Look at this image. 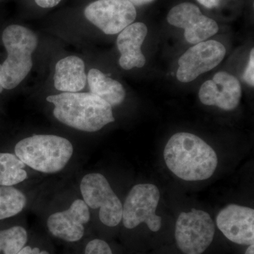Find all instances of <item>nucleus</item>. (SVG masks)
<instances>
[{"label": "nucleus", "mask_w": 254, "mask_h": 254, "mask_svg": "<svg viewBox=\"0 0 254 254\" xmlns=\"http://www.w3.org/2000/svg\"><path fill=\"white\" fill-rule=\"evenodd\" d=\"M169 170L185 181H203L215 173L218 156L208 143L196 135L187 132L175 133L164 150Z\"/></svg>", "instance_id": "1"}, {"label": "nucleus", "mask_w": 254, "mask_h": 254, "mask_svg": "<svg viewBox=\"0 0 254 254\" xmlns=\"http://www.w3.org/2000/svg\"><path fill=\"white\" fill-rule=\"evenodd\" d=\"M53 115L60 123L79 131H99L115 121L109 103L91 93H63L50 95Z\"/></svg>", "instance_id": "2"}, {"label": "nucleus", "mask_w": 254, "mask_h": 254, "mask_svg": "<svg viewBox=\"0 0 254 254\" xmlns=\"http://www.w3.org/2000/svg\"><path fill=\"white\" fill-rule=\"evenodd\" d=\"M15 154L25 165L46 174L65 168L73 153L71 142L56 135H33L18 141Z\"/></svg>", "instance_id": "3"}, {"label": "nucleus", "mask_w": 254, "mask_h": 254, "mask_svg": "<svg viewBox=\"0 0 254 254\" xmlns=\"http://www.w3.org/2000/svg\"><path fill=\"white\" fill-rule=\"evenodd\" d=\"M2 41L7 58L0 64V80L3 88L11 90L18 86L31 71L32 54L36 49L38 38L27 28L11 25L3 31Z\"/></svg>", "instance_id": "4"}, {"label": "nucleus", "mask_w": 254, "mask_h": 254, "mask_svg": "<svg viewBox=\"0 0 254 254\" xmlns=\"http://www.w3.org/2000/svg\"><path fill=\"white\" fill-rule=\"evenodd\" d=\"M215 232V224L206 212L196 209L183 212L175 227L177 247L185 254H202L211 245Z\"/></svg>", "instance_id": "5"}, {"label": "nucleus", "mask_w": 254, "mask_h": 254, "mask_svg": "<svg viewBox=\"0 0 254 254\" xmlns=\"http://www.w3.org/2000/svg\"><path fill=\"white\" fill-rule=\"evenodd\" d=\"M160 198L155 185L140 184L133 187L123 205L124 226L131 230L145 222L152 232L159 231L162 218L156 215V210Z\"/></svg>", "instance_id": "6"}, {"label": "nucleus", "mask_w": 254, "mask_h": 254, "mask_svg": "<svg viewBox=\"0 0 254 254\" xmlns=\"http://www.w3.org/2000/svg\"><path fill=\"white\" fill-rule=\"evenodd\" d=\"M80 190L83 200L92 209L100 208V221L115 227L123 218V204L104 175L91 173L83 177Z\"/></svg>", "instance_id": "7"}, {"label": "nucleus", "mask_w": 254, "mask_h": 254, "mask_svg": "<svg viewBox=\"0 0 254 254\" xmlns=\"http://www.w3.org/2000/svg\"><path fill=\"white\" fill-rule=\"evenodd\" d=\"M84 14L105 34L115 35L133 23L136 10L128 0H98L87 6Z\"/></svg>", "instance_id": "8"}, {"label": "nucleus", "mask_w": 254, "mask_h": 254, "mask_svg": "<svg viewBox=\"0 0 254 254\" xmlns=\"http://www.w3.org/2000/svg\"><path fill=\"white\" fill-rule=\"evenodd\" d=\"M225 54V46L218 41L210 40L194 45L179 60L177 79L182 83L193 81L200 74L216 67Z\"/></svg>", "instance_id": "9"}, {"label": "nucleus", "mask_w": 254, "mask_h": 254, "mask_svg": "<svg viewBox=\"0 0 254 254\" xmlns=\"http://www.w3.org/2000/svg\"><path fill=\"white\" fill-rule=\"evenodd\" d=\"M167 19L172 26L185 29V39L190 44L206 41L219 30L217 23L204 16L199 8L192 3H182L174 6Z\"/></svg>", "instance_id": "10"}, {"label": "nucleus", "mask_w": 254, "mask_h": 254, "mask_svg": "<svg viewBox=\"0 0 254 254\" xmlns=\"http://www.w3.org/2000/svg\"><path fill=\"white\" fill-rule=\"evenodd\" d=\"M219 230L229 240L237 245L254 243V210L249 207L229 204L216 216Z\"/></svg>", "instance_id": "11"}, {"label": "nucleus", "mask_w": 254, "mask_h": 254, "mask_svg": "<svg viewBox=\"0 0 254 254\" xmlns=\"http://www.w3.org/2000/svg\"><path fill=\"white\" fill-rule=\"evenodd\" d=\"M198 97L203 105L231 111L240 104L242 86L233 75L220 71L202 84Z\"/></svg>", "instance_id": "12"}, {"label": "nucleus", "mask_w": 254, "mask_h": 254, "mask_svg": "<svg viewBox=\"0 0 254 254\" xmlns=\"http://www.w3.org/2000/svg\"><path fill=\"white\" fill-rule=\"evenodd\" d=\"M89 208L84 200L76 199L67 210L52 214L47 226L52 235L68 242L81 240L85 233L83 225L89 222Z\"/></svg>", "instance_id": "13"}, {"label": "nucleus", "mask_w": 254, "mask_h": 254, "mask_svg": "<svg viewBox=\"0 0 254 254\" xmlns=\"http://www.w3.org/2000/svg\"><path fill=\"white\" fill-rule=\"evenodd\" d=\"M148 33V28L144 23H131L120 32L117 40V46L120 56V66L125 70L141 68L145 64L144 55L141 52V46Z\"/></svg>", "instance_id": "14"}, {"label": "nucleus", "mask_w": 254, "mask_h": 254, "mask_svg": "<svg viewBox=\"0 0 254 254\" xmlns=\"http://www.w3.org/2000/svg\"><path fill=\"white\" fill-rule=\"evenodd\" d=\"M85 64L81 58L68 56L60 60L55 66V88L64 93H78L86 86Z\"/></svg>", "instance_id": "15"}, {"label": "nucleus", "mask_w": 254, "mask_h": 254, "mask_svg": "<svg viewBox=\"0 0 254 254\" xmlns=\"http://www.w3.org/2000/svg\"><path fill=\"white\" fill-rule=\"evenodd\" d=\"M87 81L91 93L109 103L111 106L121 104L126 96L123 85L113 78L108 77L97 68L88 71Z\"/></svg>", "instance_id": "16"}, {"label": "nucleus", "mask_w": 254, "mask_h": 254, "mask_svg": "<svg viewBox=\"0 0 254 254\" xmlns=\"http://www.w3.org/2000/svg\"><path fill=\"white\" fill-rule=\"evenodd\" d=\"M26 165L9 153H0V186L12 187L26 180L28 174Z\"/></svg>", "instance_id": "17"}, {"label": "nucleus", "mask_w": 254, "mask_h": 254, "mask_svg": "<svg viewBox=\"0 0 254 254\" xmlns=\"http://www.w3.org/2000/svg\"><path fill=\"white\" fill-rule=\"evenodd\" d=\"M26 204V197L12 187H0V220L21 213Z\"/></svg>", "instance_id": "18"}, {"label": "nucleus", "mask_w": 254, "mask_h": 254, "mask_svg": "<svg viewBox=\"0 0 254 254\" xmlns=\"http://www.w3.org/2000/svg\"><path fill=\"white\" fill-rule=\"evenodd\" d=\"M28 241V233L21 226L10 227L0 230V252L4 254H16Z\"/></svg>", "instance_id": "19"}, {"label": "nucleus", "mask_w": 254, "mask_h": 254, "mask_svg": "<svg viewBox=\"0 0 254 254\" xmlns=\"http://www.w3.org/2000/svg\"><path fill=\"white\" fill-rule=\"evenodd\" d=\"M84 254H113V252L106 242L95 239L87 244Z\"/></svg>", "instance_id": "20"}, {"label": "nucleus", "mask_w": 254, "mask_h": 254, "mask_svg": "<svg viewBox=\"0 0 254 254\" xmlns=\"http://www.w3.org/2000/svg\"><path fill=\"white\" fill-rule=\"evenodd\" d=\"M244 79L250 86H254V50L250 53V61L244 73Z\"/></svg>", "instance_id": "21"}, {"label": "nucleus", "mask_w": 254, "mask_h": 254, "mask_svg": "<svg viewBox=\"0 0 254 254\" xmlns=\"http://www.w3.org/2000/svg\"><path fill=\"white\" fill-rule=\"evenodd\" d=\"M16 254H50L47 251H41L39 248H32L30 246H25Z\"/></svg>", "instance_id": "22"}, {"label": "nucleus", "mask_w": 254, "mask_h": 254, "mask_svg": "<svg viewBox=\"0 0 254 254\" xmlns=\"http://www.w3.org/2000/svg\"><path fill=\"white\" fill-rule=\"evenodd\" d=\"M35 1L41 7L52 8L59 4L61 0H35Z\"/></svg>", "instance_id": "23"}, {"label": "nucleus", "mask_w": 254, "mask_h": 254, "mask_svg": "<svg viewBox=\"0 0 254 254\" xmlns=\"http://www.w3.org/2000/svg\"><path fill=\"white\" fill-rule=\"evenodd\" d=\"M197 1L205 7L212 9L218 6L220 0H197Z\"/></svg>", "instance_id": "24"}, {"label": "nucleus", "mask_w": 254, "mask_h": 254, "mask_svg": "<svg viewBox=\"0 0 254 254\" xmlns=\"http://www.w3.org/2000/svg\"><path fill=\"white\" fill-rule=\"evenodd\" d=\"M128 1H129L133 6H142V5L152 2V1H154V0H128Z\"/></svg>", "instance_id": "25"}, {"label": "nucleus", "mask_w": 254, "mask_h": 254, "mask_svg": "<svg viewBox=\"0 0 254 254\" xmlns=\"http://www.w3.org/2000/svg\"><path fill=\"white\" fill-rule=\"evenodd\" d=\"M245 254H254V244L249 245L248 248L246 251Z\"/></svg>", "instance_id": "26"}, {"label": "nucleus", "mask_w": 254, "mask_h": 254, "mask_svg": "<svg viewBox=\"0 0 254 254\" xmlns=\"http://www.w3.org/2000/svg\"><path fill=\"white\" fill-rule=\"evenodd\" d=\"M3 89H4V88H3L2 86H1V80H0V93L3 91Z\"/></svg>", "instance_id": "27"}]
</instances>
